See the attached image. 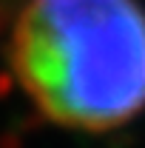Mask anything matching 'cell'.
<instances>
[{"label": "cell", "mask_w": 145, "mask_h": 148, "mask_svg": "<svg viewBox=\"0 0 145 148\" xmlns=\"http://www.w3.org/2000/svg\"><path fill=\"white\" fill-rule=\"evenodd\" d=\"M6 60L29 106L60 128L105 134L145 111L140 0H20Z\"/></svg>", "instance_id": "6da1fadb"}]
</instances>
